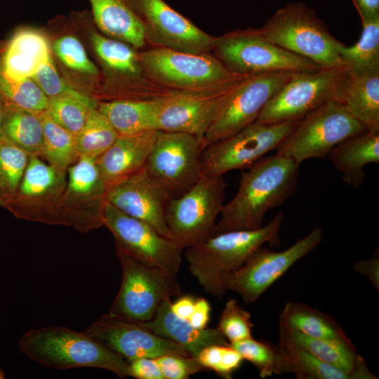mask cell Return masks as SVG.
Returning a JSON list of instances; mask_svg holds the SVG:
<instances>
[{
	"mask_svg": "<svg viewBox=\"0 0 379 379\" xmlns=\"http://www.w3.org/2000/svg\"><path fill=\"white\" fill-rule=\"evenodd\" d=\"M299 164L275 154L261 158L242 173L238 191L224 204L213 235L260 228L266 213L296 191Z\"/></svg>",
	"mask_w": 379,
	"mask_h": 379,
	"instance_id": "1",
	"label": "cell"
},
{
	"mask_svg": "<svg viewBox=\"0 0 379 379\" xmlns=\"http://www.w3.org/2000/svg\"><path fill=\"white\" fill-rule=\"evenodd\" d=\"M284 220L281 212L260 228L230 231L213 235L202 243L186 248L189 272L204 292L221 298L227 291L229 277L258 248L268 243L279 246Z\"/></svg>",
	"mask_w": 379,
	"mask_h": 379,
	"instance_id": "2",
	"label": "cell"
},
{
	"mask_svg": "<svg viewBox=\"0 0 379 379\" xmlns=\"http://www.w3.org/2000/svg\"><path fill=\"white\" fill-rule=\"evenodd\" d=\"M20 352L46 368H96L128 377V361L86 331L65 326L32 328L19 340Z\"/></svg>",
	"mask_w": 379,
	"mask_h": 379,
	"instance_id": "3",
	"label": "cell"
},
{
	"mask_svg": "<svg viewBox=\"0 0 379 379\" xmlns=\"http://www.w3.org/2000/svg\"><path fill=\"white\" fill-rule=\"evenodd\" d=\"M260 29L273 44L322 68L344 65L338 51L341 41L330 33L315 11L304 3L287 4L267 19Z\"/></svg>",
	"mask_w": 379,
	"mask_h": 379,
	"instance_id": "4",
	"label": "cell"
},
{
	"mask_svg": "<svg viewBox=\"0 0 379 379\" xmlns=\"http://www.w3.org/2000/svg\"><path fill=\"white\" fill-rule=\"evenodd\" d=\"M211 53L241 76L275 72H314L322 67L269 41L260 28L238 29L213 36Z\"/></svg>",
	"mask_w": 379,
	"mask_h": 379,
	"instance_id": "5",
	"label": "cell"
},
{
	"mask_svg": "<svg viewBox=\"0 0 379 379\" xmlns=\"http://www.w3.org/2000/svg\"><path fill=\"white\" fill-rule=\"evenodd\" d=\"M226 187L222 176H201L187 192L169 201L166 225L171 239L182 250L213 235Z\"/></svg>",
	"mask_w": 379,
	"mask_h": 379,
	"instance_id": "6",
	"label": "cell"
},
{
	"mask_svg": "<svg viewBox=\"0 0 379 379\" xmlns=\"http://www.w3.org/2000/svg\"><path fill=\"white\" fill-rule=\"evenodd\" d=\"M350 76L343 65L295 72L269 100L257 121L265 124L300 120L329 101H340Z\"/></svg>",
	"mask_w": 379,
	"mask_h": 379,
	"instance_id": "7",
	"label": "cell"
},
{
	"mask_svg": "<svg viewBox=\"0 0 379 379\" xmlns=\"http://www.w3.org/2000/svg\"><path fill=\"white\" fill-rule=\"evenodd\" d=\"M338 101H329L304 117L277 147L276 154L298 164L322 158L345 140L367 131Z\"/></svg>",
	"mask_w": 379,
	"mask_h": 379,
	"instance_id": "8",
	"label": "cell"
},
{
	"mask_svg": "<svg viewBox=\"0 0 379 379\" xmlns=\"http://www.w3.org/2000/svg\"><path fill=\"white\" fill-rule=\"evenodd\" d=\"M145 74L156 85L187 90L230 82L244 76L230 71L213 53H191L152 47L140 52Z\"/></svg>",
	"mask_w": 379,
	"mask_h": 379,
	"instance_id": "9",
	"label": "cell"
},
{
	"mask_svg": "<svg viewBox=\"0 0 379 379\" xmlns=\"http://www.w3.org/2000/svg\"><path fill=\"white\" fill-rule=\"evenodd\" d=\"M117 256L122 279L108 313L147 321L154 317L164 299L180 295L178 274L147 265L119 251Z\"/></svg>",
	"mask_w": 379,
	"mask_h": 379,
	"instance_id": "10",
	"label": "cell"
},
{
	"mask_svg": "<svg viewBox=\"0 0 379 379\" xmlns=\"http://www.w3.org/2000/svg\"><path fill=\"white\" fill-rule=\"evenodd\" d=\"M300 120L271 124L255 121L208 146L202 153L201 176H222L228 171L248 168L277 149Z\"/></svg>",
	"mask_w": 379,
	"mask_h": 379,
	"instance_id": "11",
	"label": "cell"
},
{
	"mask_svg": "<svg viewBox=\"0 0 379 379\" xmlns=\"http://www.w3.org/2000/svg\"><path fill=\"white\" fill-rule=\"evenodd\" d=\"M203 151L192 135L158 130L144 168L171 198L178 197L201 177Z\"/></svg>",
	"mask_w": 379,
	"mask_h": 379,
	"instance_id": "12",
	"label": "cell"
},
{
	"mask_svg": "<svg viewBox=\"0 0 379 379\" xmlns=\"http://www.w3.org/2000/svg\"><path fill=\"white\" fill-rule=\"evenodd\" d=\"M101 220L112 234L117 251L151 267L178 274L182 249L154 227L104 202Z\"/></svg>",
	"mask_w": 379,
	"mask_h": 379,
	"instance_id": "13",
	"label": "cell"
},
{
	"mask_svg": "<svg viewBox=\"0 0 379 379\" xmlns=\"http://www.w3.org/2000/svg\"><path fill=\"white\" fill-rule=\"evenodd\" d=\"M244 77L207 87L166 92L163 95L157 130L186 133L201 143L206 133Z\"/></svg>",
	"mask_w": 379,
	"mask_h": 379,
	"instance_id": "14",
	"label": "cell"
},
{
	"mask_svg": "<svg viewBox=\"0 0 379 379\" xmlns=\"http://www.w3.org/2000/svg\"><path fill=\"white\" fill-rule=\"evenodd\" d=\"M67 172L29 155L18 190L6 209L28 221L63 225L62 201Z\"/></svg>",
	"mask_w": 379,
	"mask_h": 379,
	"instance_id": "15",
	"label": "cell"
},
{
	"mask_svg": "<svg viewBox=\"0 0 379 379\" xmlns=\"http://www.w3.org/2000/svg\"><path fill=\"white\" fill-rule=\"evenodd\" d=\"M294 72L275 71L245 76L206 133L201 141L203 149L257 121L265 105Z\"/></svg>",
	"mask_w": 379,
	"mask_h": 379,
	"instance_id": "16",
	"label": "cell"
},
{
	"mask_svg": "<svg viewBox=\"0 0 379 379\" xmlns=\"http://www.w3.org/2000/svg\"><path fill=\"white\" fill-rule=\"evenodd\" d=\"M322 230L316 226L305 237L281 251L261 246L227 279L226 288L238 293L246 304L254 303L297 261L321 241Z\"/></svg>",
	"mask_w": 379,
	"mask_h": 379,
	"instance_id": "17",
	"label": "cell"
},
{
	"mask_svg": "<svg viewBox=\"0 0 379 379\" xmlns=\"http://www.w3.org/2000/svg\"><path fill=\"white\" fill-rule=\"evenodd\" d=\"M126 1L140 18L146 44L152 47L191 53H211L213 36L199 29L164 0Z\"/></svg>",
	"mask_w": 379,
	"mask_h": 379,
	"instance_id": "18",
	"label": "cell"
},
{
	"mask_svg": "<svg viewBox=\"0 0 379 379\" xmlns=\"http://www.w3.org/2000/svg\"><path fill=\"white\" fill-rule=\"evenodd\" d=\"M107 190L97 158L79 157L67 170L62 201L63 225L80 232L102 227L101 212Z\"/></svg>",
	"mask_w": 379,
	"mask_h": 379,
	"instance_id": "19",
	"label": "cell"
},
{
	"mask_svg": "<svg viewBox=\"0 0 379 379\" xmlns=\"http://www.w3.org/2000/svg\"><path fill=\"white\" fill-rule=\"evenodd\" d=\"M85 331L127 361L171 354L190 357L180 345L155 334L141 321L109 313L102 314Z\"/></svg>",
	"mask_w": 379,
	"mask_h": 379,
	"instance_id": "20",
	"label": "cell"
},
{
	"mask_svg": "<svg viewBox=\"0 0 379 379\" xmlns=\"http://www.w3.org/2000/svg\"><path fill=\"white\" fill-rule=\"evenodd\" d=\"M172 198L143 168L107 188L105 201L121 212L141 220L170 238L166 209Z\"/></svg>",
	"mask_w": 379,
	"mask_h": 379,
	"instance_id": "21",
	"label": "cell"
},
{
	"mask_svg": "<svg viewBox=\"0 0 379 379\" xmlns=\"http://www.w3.org/2000/svg\"><path fill=\"white\" fill-rule=\"evenodd\" d=\"M92 47L112 78L133 83L149 98H154L168 91L153 82L145 74L140 52L129 44L93 32L90 34Z\"/></svg>",
	"mask_w": 379,
	"mask_h": 379,
	"instance_id": "22",
	"label": "cell"
},
{
	"mask_svg": "<svg viewBox=\"0 0 379 379\" xmlns=\"http://www.w3.org/2000/svg\"><path fill=\"white\" fill-rule=\"evenodd\" d=\"M279 340L308 352L318 359L349 375L350 379H376L366 360L357 352L353 343H345L307 336L292 327L279 322Z\"/></svg>",
	"mask_w": 379,
	"mask_h": 379,
	"instance_id": "23",
	"label": "cell"
},
{
	"mask_svg": "<svg viewBox=\"0 0 379 379\" xmlns=\"http://www.w3.org/2000/svg\"><path fill=\"white\" fill-rule=\"evenodd\" d=\"M157 131L119 135L113 144L97 158L107 188L144 168Z\"/></svg>",
	"mask_w": 379,
	"mask_h": 379,
	"instance_id": "24",
	"label": "cell"
},
{
	"mask_svg": "<svg viewBox=\"0 0 379 379\" xmlns=\"http://www.w3.org/2000/svg\"><path fill=\"white\" fill-rule=\"evenodd\" d=\"M141 323L155 334L180 345L194 358L208 346L229 344L217 328H197L177 316L172 311L170 298L161 301L150 320Z\"/></svg>",
	"mask_w": 379,
	"mask_h": 379,
	"instance_id": "25",
	"label": "cell"
},
{
	"mask_svg": "<svg viewBox=\"0 0 379 379\" xmlns=\"http://www.w3.org/2000/svg\"><path fill=\"white\" fill-rule=\"evenodd\" d=\"M51 56L44 35L31 29H20L0 51V72L12 80L31 78Z\"/></svg>",
	"mask_w": 379,
	"mask_h": 379,
	"instance_id": "26",
	"label": "cell"
},
{
	"mask_svg": "<svg viewBox=\"0 0 379 379\" xmlns=\"http://www.w3.org/2000/svg\"><path fill=\"white\" fill-rule=\"evenodd\" d=\"M347 185L360 188L366 178L365 166L379 163V133L367 131L335 146L326 155Z\"/></svg>",
	"mask_w": 379,
	"mask_h": 379,
	"instance_id": "27",
	"label": "cell"
},
{
	"mask_svg": "<svg viewBox=\"0 0 379 379\" xmlns=\"http://www.w3.org/2000/svg\"><path fill=\"white\" fill-rule=\"evenodd\" d=\"M93 21L101 32L135 49L146 45L142 23L126 0H89Z\"/></svg>",
	"mask_w": 379,
	"mask_h": 379,
	"instance_id": "28",
	"label": "cell"
},
{
	"mask_svg": "<svg viewBox=\"0 0 379 379\" xmlns=\"http://www.w3.org/2000/svg\"><path fill=\"white\" fill-rule=\"evenodd\" d=\"M164 95L150 99L99 102L98 109L107 118L119 135L157 130Z\"/></svg>",
	"mask_w": 379,
	"mask_h": 379,
	"instance_id": "29",
	"label": "cell"
},
{
	"mask_svg": "<svg viewBox=\"0 0 379 379\" xmlns=\"http://www.w3.org/2000/svg\"><path fill=\"white\" fill-rule=\"evenodd\" d=\"M340 102L368 131L379 133V68L350 71Z\"/></svg>",
	"mask_w": 379,
	"mask_h": 379,
	"instance_id": "30",
	"label": "cell"
},
{
	"mask_svg": "<svg viewBox=\"0 0 379 379\" xmlns=\"http://www.w3.org/2000/svg\"><path fill=\"white\" fill-rule=\"evenodd\" d=\"M279 322L310 338L352 343L331 315L303 303L286 302L279 314Z\"/></svg>",
	"mask_w": 379,
	"mask_h": 379,
	"instance_id": "31",
	"label": "cell"
},
{
	"mask_svg": "<svg viewBox=\"0 0 379 379\" xmlns=\"http://www.w3.org/2000/svg\"><path fill=\"white\" fill-rule=\"evenodd\" d=\"M4 105L1 137L29 155L41 157L44 147L42 113Z\"/></svg>",
	"mask_w": 379,
	"mask_h": 379,
	"instance_id": "32",
	"label": "cell"
},
{
	"mask_svg": "<svg viewBox=\"0 0 379 379\" xmlns=\"http://www.w3.org/2000/svg\"><path fill=\"white\" fill-rule=\"evenodd\" d=\"M277 350V375L291 373L298 379H350L345 372L291 343L279 340Z\"/></svg>",
	"mask_w": 379,
	"mask_h": 379,
	"instance_id": "33",
	"label": "cell"
},
{
	"mask_svg": "<svg viewBox=\"0 0 379 379\" xmlns=\"http://www.w3.org/2000/svg\"><path fill=\"white\" fill-rule=\"evenodd\" d=\"M96 98L79 90L48 98L46 112L60 126L74 135L82 128L90 110L98 107Z\"/></svg>",
	"mask_w": 379,
	"mask_h": 379,
	"instance_id": "34",
	"label": "cell"
},
{
	"mask_svg": "<svg viewBox=\"0 0 379 379\" xmlns=\"http://www.w3.org/2000/svg\"><path fill=\"white\" fill-rule=\"evenodd\" d=\"M44 147L41 157L55 168L66 171L79 158L76 135L54 121L45 112L41 114Z\"/></svg>",
	"mask_w": 379,
	"mask_h": 379,
	"instance_id": "35",
	"label": "cell"
},
{
	"mask_svg": "<svg viewBox=\"0 0 379 379\" xmlns=\"http://www.w3.org/2000/svg\"><path fill=\"white\" fill-rule=\"evenodd\" d=\"M338 51L351 72L379 68V18L362 23L358 41L352 46L341 42Z\"/></svg>",
	"mask_w": 379,
	"mask_h": 379,
	"instance_id": "36",
	"label": "cell"
},
{
	"mask_svg": "<svg viewBox=\"0 0 379 379\" xmlns=\"http://www.w3.org/2000/svg\"><path fill=\"white\" fill-rule=\"evenodd\" d=\"M119 134L107 118L98 109L90 110L87 119L76 135L79 157L98 158L116 140Z\"/></svg>",
	"mask_w": 379,
	"mask_h": 379,
	"instance_id": "37",
	"label": "cell"
},
{
	"mask_svg": "<svg viewBox=\"0 0 379 379\" xmlns=\"http://www.w3.org/2000/svg\"><path fill=\"white\" fill-rule=\"evenodd\" d=\"M29 155L0 138V206L6 208L15 197Z\"/></svg>",
	"mask_w": 379,
	"mask_h": 379,
	"instance_id": "38",
	"label": "cell"
},
{
	"mask_svg": "<svg viewBox=\"0 0 379 379\" xmlns=\"http://www.w3.org/2000/svg\"><path fill=\"white\" fill-rule=\"evenodd\" d=\"M0 99L4 105L42 113L48 98L32 78L12 80L0 72Z\"/></svg>",
	"mask_w": 379,
	"mask_h": 379,
	"instance_id": "39",
	"label": "cell"
},
{
	"mask_svg": "<svg viewBox=\"0 0 379 379\" xmlns=\"http://www.w3.org/2000/svg\"><path fill=\"white\" fill-rule=\"evenodd\" d=\"M230 344L244 360L255 366L260 378H265L273 374L277 375V345L269 341L255 340L253 337Z\"/></svg>",
	"mask_w": 379,
	"mask_h": 379,
	"instance_id": "40",
	"label": "cell"
},
{
	"mask_svg": "<svg viewBox=\"0 0 379 379\" xmlns=\"http://www.w3.org/2000/svg\"><path fill=\"white\" fill-rule=\"evenodd\" d=\"M253 327L251 314L244 310L237 300H228L216 328L229 343L251 338Z\"/></svg>",
	"mask_w": 379,
	"mask_h": 379,
	"instance_id": "41",
	"label": "cell"
},
{
	"mask_svg": "<svg viewBox=\"0 0 379 379\" xmlns=\"http://www.w3.org/2000/svg\"><path fill=\"white\" fill-rule=\"evenodd\" d=\"M204 368L214 371L225 379L232 378L244 359L230 344L212 345L205 347L196 358Z\"/></svg>",
	"mask_w": 379,
	"mask_h": 379,
	"instance_id": "42",
	"label": "cell"
},
{
	"mask_svg": "<svg viewBox=\"0 0 379 379\" xmlns=\"http://www.w3.org/2000/svg\"><path fill=\"white\" fill-rule=\"evenodd\" d=\"M53 51L68 68L83 74L98 75L97 66L89 59L83 44L72 35H65L56 39Z\"/></svg>",
	"mask_w": 379,
	"mask_h": 379,
	"instance_id": "43",
	"label": "cell"
},
{
	"mask_svg": "<svg viewBox=\"0 0 379 379\" xmlns=\"http://www.w3.org/2000/svg\"><path fill=\"white\" fill-rule=\"evenodd\" d=\"M31 78L48 98L72 93L78 90L59 74L52 55L39 67Z\"/></svg>",
	"mask_w": 379,
	"mask_h": 379,
	"instance_id": "44",
	"label": "cell"
},
{
	"mask_svg": "<svg viewBox=\"0 0 379 379\" xmlns=\"http://www.w3.org/2000/svg\"><path fill=\"white\" fill-rule=\"evenodd\" d=\"M164 379H188L205 370L196 358L180 354H164L156 358Z\"/></svg>",
	"mask_w": 379,
	"mask_h": 379,
	"instance_id": "45",
	"label": "cell"
},
{
	"mask_svg": "<svg viewBox=\"0 0 379 379\" xmlns=\"http://www.w3.org/2000/svg\"><path fill=\"white\" fill-rule=\"evenodd\" d=\"M128 374L137 379H164L156 358L142 357L128 361Z\"/></svg>",
	"mask_w": 379,
	"mask_h": 379,
	"instance_id": "46",
	"label": "cell"
},
{
	"mask_svg": "<svg viewBox=\"0 0 379 379\" xmlns=\"http://www.w3.org/2000/svg\"><path fill=\"white\" fill-rule=\"evenodd\" d=\"M354 271L366 276L379 291V257L378 251L371 258L361 260L352 266Z\"/></svg>",
	"mask_w": 379,
	"mask_h": 379,
	"instance_id": "47",
	"label": "cell"
},
{
	"mask_svg": "<svg viewBox=\"0 0 379 379\" xmlns=\"http://www.w3.org/2000/svg\"><path fill=\"white\" fill-rule=\"evenodd\" d=\"M211 310V305L206 299L196 298L192 312L187 321L195 328H206L210 319Z\"/></svg>",
	"mask_w": 379,
	"mask_h": 379,
	"instance_id": "48",
	"label": "cell"
},
{
	"mask_svg": "<svg viewBox=\"0 0 379 379\" xmlns=\"http://www.w3.org/2000/svg\"><path fill=\"white\" fill-rule=\"evenodd\" d=\"M361 23L379 18V0H352Z\"/></svg>",
	"mask_w": 379,
	"mask_h": 379,
	"instance_id": "49",
	"label": "cell"
},
{
	"mask_svg": "<svg viewBox=\"0 0 379 379\" xmlns=\"http://www.w3.org/2000/svg\"><path fill=\"white\" fill-rule=\"evenodd\" d=\"M195 298L190 295L179 298L174 302H171L172 311L179 317L188 319L192 312Z\"/></svg>",
	"mask_w": 379,
	"mask_h": 379,
	"instance_id": "50",
	"label": "cell"
},
{
	"mask_svg": "<svg viewBox=\"0 0 379 379\" xmlns=\"http://www.w3.org/2000/svg\"><path fill=\"white\" fill-rule=\"evenodd\" d=\"M4 105L3 102L0 99V138L1 135V127L4 117Z\"/></svg>",
	"mask_w": 379,
	"mask_h": 379,
	"instance_id": "51",
	"label": "cell"
},
{
	"mask_svg": "<svg viewBox=\"0 0 379 379\" xmlns=\"http://www.w3.org/2000/svg\"><path fill=\"white\" fill-rule=\"evenodd\" d=\"M4 378V373L3 371L0 368V379H2Z\"/></svg>",
	"mask_w": 379,
	"mask_h": 379,
	"instance_id": "52",
	"label": "cell"
}]
</instances>
